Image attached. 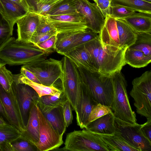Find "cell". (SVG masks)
<instances>
[{
  "instance_id": "6da1fadb",
  "label": "cell",
  "mask_w": 151,
  "mask_h": 151,
  "mask_svg": "<svg viewBox=\"0 0 151 151\" xmlns=\"http://www.w3.org/2000/svg\"><path fill=\"white\" fill-rule=\"evenodd\" d=\"M98 72L111 76L121 70L126 64L124 54L126 49L102 45L99 36L84 45Z\"/></svg>"
},
{
  "instance_id": "7a4b0ae2",
  "label": "cell",
  "mask_w": 151,
  "mask_h": 151,
  "mask_svg": "<svg viewBox=\"0 0 151 151\" xmlns=\"http://www.w3.org/2000/svg\"><path fill=\"white\" fill-rule=\"evenodd\" d=\"M31 42L11 37L0 47V60L10 65H25L46 59L49 55Z\"/></svg>"
},
{
  "instance_id": "3957f363",
  "label": "cell",
  "mask_w": 151,
  "mask_h": 151,
  "mask_svg": "<svg viewBox=\"0 0 151 151\" xmlns=\"http://www.w3.org/2000/svg\"><path fill=\"white\" fill-rule=\"evenodd\" d=\"M99 36L103 45L127 49L135 42L136 32L123 20L107 15Z\"/></svg>"
},
{
  "instance_id": "277c9868",
  "label": "cell",
  "mask_w": 151,
  "mask_h": 151,
  "mask_svg": "<svg viewBox=\"0 0 151 151\" xmlns=\"http://www.w3.org/2000/svg\"><path fill=\"white\" fill-rule=\"evenodd\" d=\"M77 67L82 81L88 88L95 100L111 108L114 90L111 76Z\"/></svg>"
},
{
  "instance_id": "5b68a950",
  "label": "cell",
  "mask_w": 151,
  "mask_h": 151,
  "mask_svg": "<svg viewBox=\"0 0 151 151\" xmlns=\"http://www.w3.org/2000/svg\"><path fill=\"white\" fill-rule=\"evenodd\" d=\"M111 76L114 90L111 109L114 116L131 124L137 123L136 114L132 110L129 100L126 81L121 70L114 73Z\"/></svg>"
},
{
  "instance_id": "8992f818",
  "label": "cell",
  "mask_w": 151,
  "mask_h": 151,
  "mask_svg": "<svg viewBox=\"0 0 151 151\" xmlns=\"http://www.w3.org/2000/svg\"><path fill=\"white\" fill-rule=\"evenodd\" d=\"M130 94L134 100L136 112L151 120V70H147L132 82Z\"/></svg>"
},
{
  "instance_id": "52a82bcc",
  "label": "cell",
  "mask_w": 151,
  "mask_h": 151,
  "mask_svg": "<svg viewBox=\"0 0 151 151\" xmlns=\"http://www.w3.org/2000/svg\"><path fill=\"white\" fill-rule=\"evenodd\" d=\"M62 149L70 151H109L97 134L85 129L68 133Z\"/></svg>"
},
{
  "instance_id": "ba28073f",
  "label": "cell",
  "mask_w": 151,
  "mask_h": 151,
  "mask_svg": "<svg viewBox=\"0 0 151 151\" xmlns=\"http://www.w3.org/2000/svg\"><path fill=\"white\" fill-rule=\"evenodd\" d=\"M23 67L32 73L40 83L45 86H54L63 73L62 60L50 58L24 65Z\"/></svg>"
},
{
  "instance_id": "9c48e42d",
  "label": "cell",
  "mask_w": 151,
  "mask_h": 151,
  "mask_svg": "<svg viewBox=\"0 0 151 151\" xmlns=\"http://www.w3.org/2000/svg\"><path fill=\"white\" fill-rule=\"evenodd\" d=\"M62 60L63 71L60 78L62 90L75 111L81 78L77 67L72 61L65 56Z\"/></svg>"
},
{
  "instance_id": "30bf717a",
  "label": "cell",
  "mask_w": 151,
  "mask_h": 151,
  "mask_svg": "<svg viewBox=\"0 0 151 151\" xmlns=\"http://www.w3.org/2000/svg\"><path fill=\"white\" fill-rule=\"evenodd\" d=\"M115 133L140 151H151V142L145 136L141 130V124H131L115 117Z\"/></svg>"
},
{
  "instance_id": "8fae6325",
  "label": "cell",
  "mask_w": 151,
  "mask_h": 151,
  "mask_svg": "<svg viewBox=\"0 0 151 151\" xmlns=\"http://www.w3.org/2000/svg\"><path fill=\"white\" fill-rule=\"evenodd\" d=\"M0 101L3 106L5 117L9 124L22 134L25 128L16 93L12 87L9 93L6 92L0 84Z\"/></svg>"
},
{
  "instance_id": "7c38bea8",
  "label": "cell",
  "mask_w": 151,
  "mask_h": 151,
  "mask_svg": "<svg viewBox=\"0 0 151 151\" xmlns=\"http://www.w3.org/2000/svg\"><path fill=\"white\" fill-rule=\"evenodd\" d=\"M40 138L35 145L38 151L58 149L63 143V135L60 134L47 120L38 106Z\"/></svg>"
},
{
  "instance_id": "4fadbf2b",
  "label": "cell",
  "mask_w": 151,
  "mask_h": 151,
  "mask_svg": "<svg viewBox=\"0 0 151 151\" xmlns=\"http://www.w3.org/2000/svg\"><path fill=\"white\" fill-rule=\"evenodd\" d=\"M43 16L47 21L55 29L58 33L81 31L87 28L84 17L79 13Z\"/></svg>"
},
{
  "instance_id": "5bb4252c",
  "label": "cell",
  "mask_w": 151,
  "mask_h": 151,
  "mask_svg": "<svg viewBox=\"0 0 151 151\" xmlns=\"http://www.w3.org/2000/svg\"><path fill=\"white\" fill-rule=\"evenodd\" d=\"M98 104L88 88L82 80L75 110L77 125L81 129L85 128L89 123L88 119L89 114L92 109Z\"/></svg>"
},
{
  "instance_id": "9a60e30c",
  "label": "cell",
  "mask_w": 151,
  "mask_h": 151,
  "mask_svg": "<svg viewBox=\"0 0 151 151\" xmlns=\"http://www.w3.org/2000/svg\"><path fill=\"white\" fill-rule=\"evenodd\" d=\"M77 10L84 17L87 28L99 34L105 23V18L95 3L88 0H77Z\"/></svg>"
},
{
  "instance_id": "2e32d148",
  "label": "cell",
  "mask_w": 151,
  "mask_h": 151,
  "mask_svg": "<svg viewBox=\"0 0 151 151\" xmlns=\"http://www.w3.org/2000/svg\"><path fill=\"white\" fill-rule=\"evenodd\" d=\"M12 87L17 95L26 127L32 105L34 102H37V103L39 96L32 88L26 84L16 83L13 81Z\"/></svg>"
},
{
  "instance_id": "e0dca14e",
  "label": "cell",
  "mask_w": 151,
  "mask_h": 151,
  "mask_svg": "<svg viewBox=\"0 0 151 151\" xmlns=\"http://www.w3.org/2000/svg\"><path fill=\"white\" fill-rule=\"evenodd\" d=\"M40 15L29 12L17 20V41L29 42L39 23Z\"/></svg>"
},
{
  "instance_id": "ac0fdd59",
  "label": "cell",
  "mask_w": 151,
  "mask_h": 151,
  "mask_svg": "<svg viewBox=\"0 0 151 151\" xmlns=\"http://www.w3.org/2000/svg\"><path fill=\"white\" fill-rule=\"evenodd\" d=\"M37 102L32 104L27 122L20 139L26 140L35 145L39 140V120Z\"/></svg>"
},
{
  "instance_id": "d6986e66",
  "label": "cell",
  "mask_w": 151,
  "mask_h": 151,
  "mask_svg": "<svg viewBox=\"0 0 151 151\" xmlns=\"http://www.w3.org/2000/svg\"><path fill=\"white\" fill-rule=\"evenodd\" d=\"M114 117L112 112L89 122L84 129L95 134H114L115 132Z\"/></svg>"
},
{
  "instance_id": "ffe728a7",
  "label": "cell",
  "mask_w": 151,
  "mask_h": 151,
  "mask_svg": "<svg viewBox=\"0 0 151 151\" xmlns=\"http://www.w3.org/2000/svg\"><path fill=\"white\" fill-rule=\"evenodd\" d=\"M63 55L68 58L77 67H81L91 72H98L84 45L75 48Z\"/></svg>"
},
{
  "instance_id": "44dd1931",
  "label": "cell",
  "mask_w": 151,
  "mask_h": 151,
  "mask_svg": "<svg viewBox=\"0 0 151 151\" xmlns=\"http://www.w3.org/2000/svg\"><path fill=\"white\" fill-rule=\"evenodd\" d=\"M5 9L8 18L7 23L12 35L14 26L19 19L29 12L21 3L10 0H1Z\"/></svg>"
},
{
  "instance_id": "7402d4cb",
  "label": "cell",
  "mask_w": 151,
  "mask_h": 151,
  "mask_svg": "<svg viewBox=\"0 0 151 151\" xmlns=\"http://www.w3.org/2000/svg\"><path fill=\"white\" fill-rule=\"evenodd\" d=\"M22 133L9 124L0 125V150L13 151L11 143L20 139Z\"/></svg>"
},
{
  "instance_id": "603a6c76",
  "label": "cell",
  "mask_w": 151,
  "mask_h": 151,
  "mask_svg": "<svg viewBox=\"0 0 151 151\" xmlns=\"http://www.w3.org/2000/svg\"><path fill=\"white\" fill-rule=\"evenodd\" d=\"M136 32L151 33V14L136 12L123 19Z\"/></svg>"
},
{
  "instance_id": "cb8c5ba5",
  "label": "cell",
  "mask_w": 151,
  "mask_h": 151,
  "mask_svg": "<svg viewBox=\"0 0 151 151\" xmlns=\"http://www.w3.org/2000/svg\"><path fill=\"white\" fill-rule=\"evenodd\" d=\"M96 134L105 144L109 151H140L115 134L111 135Z\"/></svg>"
},
{
  "instance_id": "d4e9b609",
  "label": "cell",
  "mask_w": 151,
  "mask_h": 151,
  "mask_svg": "<svg viewBox=\"0 0 151 151\" xmlns=\"http://www.w3.org/2000/svg\"><path fill=\"white\" fill-rule=\"evenodd\" d=\"M68 100L62 90L53 95H47L39 97L37 105L42 113L47 111L60 106H63Z\"/></svg>"
},
{
  "instance_id": "484cf974",
  "label": "cell",
  "mask_w": 151,
  "mask_h": 151,
  "mask_svg": "<svg viewBox=\"0 0 151 151\" xmlns=\"http://www.w3.org/2000/svg\"><path fill=\"white\" fill-rule=\"evenodd\" d=\"M42 113L55 130L60 134L63 135L67 127L64 118L62 106Z\"/></svg>"
},
{
  "instance_id": "4316f807",
  "label": "cell",
  "mask_w": 151,
  "mask_h": 151,
  "mask_svg": "<svg viewBox=\"0 0 151 151\" xmlns=\"http://www.w3.org/2000/svg\"><path fill=\"white\" fill-rule=\"evenodd\" d=\"M126 64L135 68L145 67L151 62V57L145 55L142 52L134 49L127 48L124 54Z\"/></svg>"
},
{
  "instance_id": "83f0119b",
  "label": "cell",
  "mask_w": 151,
  "mask_h": 151,
  "mask_svg": "<svg viewBox=\"0 0 151 151\" xmlns=\"http://www.w3.org/2000/svg\"><path fill=\"white\" fill-rule=\"evenodd\" d=\"M13 77L14 82L16 83H24L28 85L36 91L40 97L45 95H53L62 90L54 86H48L34 82L29 80L20 73L17 74H13Z\"/></svg>"
},
{
  "instance_id": "f1b7e54d",
  "label": "cell",
  "mask_w": 151,
  "mask_h": 151,
  "mask_svg": "<svg viewBox=\"0 0 151 151\" xmlns=\"http://www.w3.org/2000/svg\"><path fill=\"white\" fill-rule=\"evenodd\" d=\"M80 31L58 33L56 35L55 51L63 55L72 49L74 40L77 34Z\"/></svg>"
},
{
  "instance_id": "f546056e",
  "label": "cell",
  "mask_w": 151,
  "mask_h": 151,
  "mask_svg": "<svg viewBox=\"0 0 151 151\" xmlns=\"http://www.w3.org/2000/svg\"><path fill=\"white\" fill-rule=\"evenodd\" d=\"M77 0H61L42 15L55 16L78 13Z\"/></svg>"
},
{
  "instance_id": "4dcf8cb0",
  "label": "cell",
  "mask_w": 151,
  "mask_h": 151,
  "mask_svg": "<svg viewBox=\"0 0 151 151\" xmlns=\"http://www.w3.org/2000/svg\"><path fill=\"white\" fill-rule=\"evenodd\" d=\"M111 5L122 6L136 12L151 14V2L142 0H111Z\"/></svg>"
},
{
  "instance_id": "1f68e13d",
  "label": "cell",
  "mask_w": 151,
  "mask_h": 151,
  "mask_svg": "<svg viewBox=\"0 0 151 151\" xmlns=\"http://www.w3.org/2000/svg\"><path fill=\"white\" fill-rule=\"evenodd\" d=\"M129 47L139 50L151 57V33L136 32L135 41Z\"/></svg>"
},
{
  "instance_id": "d6a6232c",
  "label": "cell",
  "mask_w": 151,
  "mask_h": 151,
  "mask_svg": "<svg viewBox=\"0 0 151 151\" xmlns=\"http://www.w3.org/2000/svg\"><path fill=\"white\" fill-rule=\"evenodd\" d=\"M98 36V34L88 28L81 31L78 33L76 36L73 44V49L84 45L96 38Z\"/></svg>"
},
{
  "instance_id": "836d02e7",
  "label": "cell",
  "mask_w": 151,
  "mask_h": 151,
  "mask_svg": "<svg viewBox=\"0 0 151 151\" xmlns=\"http://www.w3.org/2000/svg\"><path fill=\"white\" fill-rule=\"evenodd\" d=\"M14 81L13 74L6 69L5 65L0 68V84L7 92L12 90V86Z\"/></svg>"
},
{
  "instance_id": "e575fe53",
  "label": "cell",
  "mask_w": 151,
  "mask_h": 151,
  "mask_svg": "<svg viewBox=\"0 0 151 151\" xmlns=\"http://www.w3.org/2000/svg\"><path fill=\"white\" fill-rule=\"evenodd\" d=\"M136 12L126 7L117 5H111L110 7V15L115 19H123Z\"/></svg>"
},
{
  "instance_id": "d590c367",
  "label": "cell",
  "mask_w": 151,
  "mask_h": 151,
  "mask_svg": "<svg viewBox=\"0 0 151 151\" xmlns=\"http://www.w3.org/2000/svg\"><path fill=\"white\" fill-rule=\"evenodd\" d=\"M112 112L110 107L98 104L91 110L89 116L88 122H92Z\"/></svg>"
},
{
  "instance_id": "8d00e7d4",
  "label": "cell",
  "mask_w": 151,
  "mask_h": 151,
  "mask_svg": "<svg viewBox=\"0 0 151 151\" xmlns=\"http://www.w3.org/2000/svg\"><path fill=\"white\" fill-rule=\"evenodd\" d=\"M57 33L55 29L47 21L44 16L40 15L39 23L33 34L40 35Z\"/></svg>"
},
{
  "instance_id": "74e56055",
  "label": "cell",
  "mask_w": 151,
  "mask_h": 151,
  "mask_svg": "<svg viewBox=\"0 0 151 151\" xmlns=\"http://www.w3.org/2000/svg\"><path fill=\"white\" fill-rule=\"evenodd\" d=\"M61 0H40L36 2H31L24 4L27 9L31 6L37 4L40 6V9L42 13L44 14L48 12L55 4Z\"/></svg>"
},
{
  "instance_id": "f35d334b",
  "label": "cell",
  "mask_w": 151,
  "mask_h": 151,
  "mask_svg": "<svg viewBox=\"0 0 151 151\" xmlns=\"http://www.w3.org/2000/svg\"><path fill=\"white\" fill-rule=\"evenodd\" d=\"M11 143L13 151H37L35 146L29 141L20 139Z\"/></svg>"
},
{
  "instance_id": "ab89813d",
  "label": "cell",
  "mask_w": 151,
  "mask_h": 151,
  "mask_svg": "<svg viewBox=\"0 0 151 151\" xmlns=\"http://www.w3.org/2000/svg\"><path fill=\"white\" fill-rule=\"evenodd\" d=\"M56 34L45 41L36 45L41 49L50 54L55 51Z\"/></svg>"
},
{
  "instance_id": "60d3db41",
  "label": "cell",
  "mask_w": 151,
  "mask_h": 151,
  "mask_svg": "<svg viewBox=\"0 0 151 151\" xmlns=\"http://www.w3.org/2000/svg\"><path fill=\"white\" fill-rule=\"evenodd\" d=\"M12 35L9 25L5 21L0 24V47Z\"/></svg>"
},
{
  "instance_id": "b9f144b4",
  "label": "cell",
  "mask_w": 151,
  "mask_h": 151,
  "mask_svg": "<svg viewBox=\"0 0 151 151\" xmlns=\"http://www.w3.org/2000/svg\"><path fill=\"white\" fill-rule=\"evenodd\" d=\"M100 10L104 18L110 15V9L111 1L109 0H93Z\"/></svg>"
},
{
  "instance_id": "7bdbcfd3",
  "label": "cell",
  "mask_w": 151,
  "mask_h": 151,
  "mask_svg": "<svg viewBox=\"0 0 151 151\" xmlns=\"http://www.w3.org/2000/svg\"><path fill=\"white\" fill-rule=\"evenodd\" d=\"M64 118L67 127L72 123L73 116L71 106L68 100L62 106Z\"/></svg>"
},
{
  "instance_id": "ee69618b",
  "label": "cell",
  "mask_w": 151,
  "mask_h": 151,
  "mask_svg": "<svg viewBox=\"0 0 151 151\" xmlns=\"http://www.w3.org/2000/svg\"><path fill=\"white\" fill-rule=\"evenodd\" d=\"M57 33L40 35L33 34L30 39V42L36 45L45 41Z\"/></svg>"
},
{
  "instance_id": "f6af8a7d",
  "label": "cell",
  "mask_w": 151,
  "mask_h": 151,
  "mask_svg": "<svg viewBox=\"0 0 151 151\" xmlns=\"http://www.w3.org/2000/svg\"><path fill=\"white\" fill-rule=\"evenodd\" d=\"M141 130L145 136L151 142V120L141 124Z\"/></svg>"
},
{
  "instance_id": "bcb514c9",
  "label": "cell",
  "mask_w": 151,
  "mask_h": 151,
  "mask_svg": "<svg viewBox=\"0 0 151 151\" xmlns=\"http://www.w3.org/2000/svg\"><path fill=\"white\" fill-rule=\"evenodd\" d=\"M20 73L30 81L41 84L35 76L31 72L22 66Z\"/></svg>"
},
{
  "instance_id": "7dc6e473",
  "label": "cell",
  "mask_w": 151,
  "mask_h": 151,
  "mask_svg": "<svg viewBox=\"0 0 151 151\" xmlns=\"http://www.w3.org/2000/svg\"><path fill=\"white\" fill-rule=\"evenodd\" d=\"M0 14L2 15L4 19L7 23V17L4 7L1 0H0Z\"/></svg>"
},
{
  "instance_id": "c3c4849f",
  "label": "cell",
  "mask_w": 151,
  "mask_h": 151,
  "mask_svg": "<svg viewBox=\"0 0 151 151\" xmlns=\"http://www.w3.org/2000/svg\"><path fill=\"white\" fill-rule=\"evenodd\" d=\"M40 0H22L21 2L23 4H27L31 2H36Z\"/></svg>"
},
{
  "instance_id": "681fc988",
  "label": "cell",
  "mask_w": 151,
  "mask_h": 151,
  "mask_svg": "<svg viewBox=\"0 0 151 151\" xmlns=\"http://www.w3.org/2000/svg\"><path fill=\"white\" fill-rule=\"evenodd\" d=\"M0 113L1 114L5 117V113L4 110L1 104V103L0 101Z\"/></svg>"
},
{
  "instance_id": "f907efd6",
  "label": "cell",
  "mask_w": 151,
  "mask_h": 151,
  "mask_svg": "<svg viewBox=\"0 0 151 151\" xmlns=\"http://www.w3.org/2000/svg\"><path fill=\"white\" fill-rule=\"evenodd\" d=\"M6 21L2 15L0 14V24H2Z\"/></svg>"
},
{
  "instance_id": "816d5d0a",
  "label": "cell",
  "mask_w": 151,
  "mask_h": 151,
  "mask_svg": "<svg viewBox=\"0 0 151 151\" xmlns=\"http://www.w3.org/2000/svg\"><path fill=\"white\" fill-rule=\"evenodd\" d=\"M6 122L4 120L0 117V125L5 124Z\"/></svg>"
},
{
  "instance_id": "f5cc1de1",
  "label": "cell",
  "mask_w": 151,
  "mask_h": 151,
  "mask_svg": "<svg viewBox=\"0 0 151 151\" xmlns=\"http://www.w3.org/2000/svg\"><path fill=\"white\" fill-rule=\"evenodd\" d=\"M6 64L5 63H3L0 60V68L2 66L6 65Z\"/></svg>"
},
{
  "instance_id": "db71d44e",
  "label": "cell",
  "mask_w": 151,
  "mask_h": 151,
  "mask_svg": "<svg viewBox=\"0 0 151 151\" xmlns=\"http://www.w3.org/2000/svg\"><path fill=\"white\" fill-rule=\"evenodd\" d=\"M12 1L18 2H21L22 1V0H10Z\"/></svg>"
},
{
  "instance_id": "11a10c76",
  "label": "cell",
  "mask_w": 151,
  "mask_h": 151,
  "mask_svg": "<svg viewBox=\"0 0 151 151\" xmlns=\"http://www.w3.org/2000/svg\"><path fill=\"white\" fill-rule=\"evenodd\" d=\"M143 1H145L149 2H151V0H142Z\"/></svg>"
},
{
  "instance_id": "9f6ffc18",
  "label": "cell",
  "mask_w": 151,
  "mask_h": 151,
  "mask_svg": "<svg viewBox=\"0 0 151 151\" xmlns=\"http://www.w3.org/2000/svg\"><path fill=\"white\" fill-rule=\"evenodd\" d=\"M110 0V1H111V0Z\"/></svg>"
}]
</instances>
